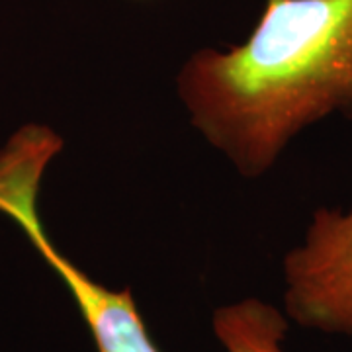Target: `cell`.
Instances as JSON below:
<instances>
[{"label":"cell","mask_w":352,"mask_h":352,"mask_svg":"<svg viewBox=\"0 0 352 352\" xmlns=\"http://www.w3.org/2000/svg\"><path fill=\"white\" fill-rule=\"evenodd\" d=\"M176 92L201 138L261 178L305 127L352 120V0H266L243 43L190 55Z\"/></svg>","instance_id":"6da1fadb"},{"label":"cell","mask_w":352,"mask_h":352,"mask_svg":"<svg viewBox=\"0 0 352 352\" xmlns=\"http://www.w3.org/2000/svg\"><path fill=\"white\" fill-rule=\"evenodd\" d=\"M284 305L303 329L352 339V208L315 210L303 241L284 256Z\"/></svg>","instance_id":"7a4b0ae2"},{"label":"cell","mask_w":352,"mask_h":352,"mask_svg":"<svg viewBox=\"0 0 352 352\" xmlns=\"http://www.w3.org/2000/svg\"><path fill=\"white\" fill-rule=\"evenodd\" d=\"M39 186L16 184L2 192L0 212L22 229L32 247L63 280L96 352H161L147 331L131 289H112L76 266L55 247L39 215Z\"/></svg>","instance_id":"3957f363"},{"label":"cell","mask_w":352,"mask_h":352,"mask_svg":"<svg viewBox=\"0 0 352 352\" xmlns=\"http://www.w3.org/2000/svg\"><path fill=\"white\" fill-rule=\"evenodd\" d=\"M212 327L226 352H286L288 319L263 300L247 298L217 307Z\"/></svg>","instance_id":"277c9868"}]
</instances>
